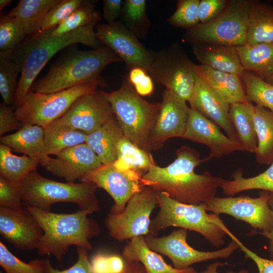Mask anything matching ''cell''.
Masks as SVG:
<instances>
[{"label": "cell", "mask_w": 273, "mask_h": 273, "mask_svg": "<svg viewBox=\"0 0 273 273\" xmlns=\"http://www.w3.org/2000/svg\"><path fill=\"white\" fill-rule=\"evenodd\" d=\"M175 154L176 158L168 166H152L142 176V184L186 204L201 205L214 197L224 179L208 171L198 174L194 171L210 158L201 159L197 151L186 145L178 149Z\"/></svg>", "instance_id": "1"}, {"label": "cell", "mask_w": 273, "mask_h": 273, "mask_svg": "<svg viewBox=\"0 0 273 273\" xmlns=\"http://www.w3.org/2000/svg\"><path fill=\"white\" fill-rule=\"evenodd\" d=\"M97 24L93 23L59 36L53 35L52 30L40 31L26 37L14 49L2 52L22 67L15 96V109L22 102L45 65L58 52L75 43H81L93 49L101 46L94 30Z\"/></svg>", "instance_id": "2"}, {"label": "cell", "mask_w": 273, "mask_h": 273, "mask_svg": "<svg viewBox=\"0 0 273 273\" xmlns=\"http://www.w3.org/2000/svg\"><path fill=\"white\" fill-rule=\"evenodd\" d=\"M122 61L110 48L105 46L90 50H73L55 63L44 76L33 83L30 90L50 94L77 85L96 82L100 86L107 84L101 75L108 65Z\"/></svg>", "instance_id": "3"}, {"label": "cell", "mask_w": 273, "mask_h": 273, "mask_svg": "<svg viewBox=\"0 0 273 273\" xmlns=\"http://www.w3.org/2000/svg\"><path fill=\"white\" fill-rule=\"evenodd\" d=\"M23 206L43 231L36 248L40 255H53L60 261L72 245L92 249L89 240L100 231L97 223L88 217L92 212L79 209L72 213H57Z\"/></svg>", "instance_id": "4"}, {"label": "cell", "mask_w": 273, "mask_h": 273, "mask_svg": "<svg viewBox=\"0 0 273 273\" xmlns=\"http://www.w3.org/2000/svg\"><path fill=\"white\" fill-rule=\"evenodd\" d=\"M103 92L111 106L124 136L140 148L150 152L149 139L161 103H151L143 99L125 77L119 89Z\"/></svg>", "instance_id": "5"}, {"label": "cell", "mask_w": 273, "mask_h": 273, "mask_svg": "<svg viewBox=\"0 0 273 273\" xmlns=\"http://www.w3.org/2000/svg\"><path fill=\"white\" fill-rule=\"evenodd\" d=\"M23 206L50 211L56 203L76 204L79 209L92 213L99 209L95 184L88 181L62 183L31 172L19 185Z\"/></svg>", "instance_id": "6"}, {"label": "cell", "mask_w": 273, "mask_h": 273, "mask_svg": "<svg viewBox=\"0 0 273 273\" xmlns=\"http://www.w3.org/2000/svg\"><path fill=\"white\" fill-rule=\"evenodd\" d=\"M158 196L159 211L151 221L149 235L155 236L168 227H179L199 233L216 247L224 244L228 229L218 215L207 213L204 204L181 203L164 192H159Z\"/></svg>", "instance_id": "7"}, {"label": "cell", "mask_w": 273, "mask_h": 273, "mask_svg": "<svg viewBox=\"0 0 273 273\" xmlns=\"http://www.w3.org/2000/svg\"><path fill=\"white\" fill-rule=\"evenodd\" d=\"M251 1H228L223 12L213 20L188 29L185 40L194 45L215 44L238 47L246 43Z\"/></svg>", "instance_id": "8"}, {"label": "cell", "mask_w": 273, "mask_h": 273, "mask_svg": "<svg viewBox=\"0 0 273 273\" xmlns=\"http://www.w3.org/2000/svg\"><path fill=\"white\" fill-rule=\"evenodd\" d=\"M96 82H84L60 92L44 94L29 90L15 110L17 119L24 124L44 128L60 118L80 97L97 90Z\"/></svg>", "instance_id": "9"}, {"label": "cell", "mask_w": 273, "mask_h": 273, "mask_svg": "<svg viewBox=\"0 0 273 273\" xmlns=\"http://www.w3.org/2000/svg\"><path fill=\"white\" fill-rule=\"evenodd\" d=\"M195 67L181 48L174 44L155 55L147 72L154 81L189 102L195 85Z\"/></svg>", "instance_id": "10"}, {"label": "cell", "mask_w": 273, "mask_h": 273, "mask_svg": "<svg viewBox=\"0 0 273 273\" xmlns=\"http://www.w3.org/2000/svg\"><path fill=\"white\" fill-rule=\"evenodd\" d=\"M158 194L153 188L143 186L129 200L121 213L108 214L105 225L109 235L122 241L148 235L150 215L159 204Z\"/></svg>", "instance_id": "11"}, {"label": "cell", "mask_w": 273, "mask_h": 273, "mask_svg": "<svg viewBox=\"0 0 273 273\" xmlns=\"http://www.w3.org/2000/svg\"><path fill=\"white\" fill-rule=\"evenodd\" d=\"M187 234V230L180 228L166 236L156 237L149 235L145 239L150 249L168 257L173 267L179 270L187 269L196 263L226 258L239 248L236 241L232 239L231 242L221 249L214 251H199L188 245Z\"/></svg>", "instance_id": "12"}, {"label": "cell", "mask_w": 273, "mask_h": 273, "mask_svg": "<svg viewBox=\"0 0 273 273\" xmlns=\"http://www.w3.org/2000/svg\"><path fill=\"white\" fill-rule=\"evenodd\" d=\"M269 192L263 191L256 198L248 196L214 197L204 203L206 211L215 214H226L262 231L265 236L273 228V212L269 204Z\"/></svg>", "instance_id": "13"}, {"label": "cell", "mask_w": 273, "mask_h": 273, "mask_svg": "<svg viewBox=\"0 0 273 273\" xmlns=\"http://www.w3.org/2000/svg\"><path fill=\"white\" fill-rule=\"evenodd\" d=\"M95 32L100 43L113 51L128 69L139 67L148 71L155 55L147 50L123 23L116 21L111 24H98Z\"/></svg>", "instance_id": "14"}, {"label": "cell", "mask_w": 273, "mask_h": 273, "mask_svg": "<svg viewBox=\"0 0 273 273\" xmlns=\"http://www.w3.org/2000/svg\"><path fill=\"white\" fill-rule=\"evenodd\" d=\"M190 108L187 101L165 89L156 121L149 142V149L158 150L165 142L174 137L183 138L186 130Z\"/></svg>", "instance_id": "15"}, {"label": "cell", "mask_w": 273, "mask_h": 273, "mask_svg": "<svg viewBox=\"0 0 273 273\" xmlns=\"http://www.w3.org/2000/svg\"><path fill=\"white\" fill-rule=\"evenodd\" d=\"M141 177L132 171H122L113 164H102L86 174L81 181L93 183L97 188L105 190L113 198L114 204L110 213H121L129 200L141 190Z\"/></svg>", "instance_id": "16"}, {"label": "cell", "mask_w": 273, "mask_h": 273, "mask_svg": "<svg viewBox=\"0 0 273 273\" xmlns=\"http://www.w3.org/2000/svg\"><path fill=\"white\" fill-rule=\"evenodd\" d=\"M114 115L103 90H96L78 98L59 119L87 134L99 128Z\"/></svg>", "instance_id": "17"}, {"label": "cell", "mask_w": 273, "mask_h": 273, "mask_svg": "<svg viewBox=\"0 0 273 273\" xmlns=\"http://www.w3.org/2000/svg\"><path fill=\"white\" fill-rule=\"evenodd\" d=\"M0 234L15 248L30 250L36 248L43 231L24 206L11 208L0 206Z\"/></svg>", "instance_id": "18"}, {"label": "cell", "mask_w": 273, "mask_h": 273, "mask_svg": "<svg viewBox=\"0 0 273 273\" xmlns=\"http://www.w3.org/2000/svg\"><path fill=\"white\" fill-rule=\"evenodd\" d=\"M102 164L96 154L83 143L64 150L54 158L49 157L40 165L53 175L74 183L81 181L86 174Z\"/></svg>", "instance_id": "19"}, {"label": "cell", "mask_w": 273, "mask_h": 273, "mask_svg": "<svg viewBox=\"0 0 273 273\" xmlns=\"http://www.w3.org/2000/svg\"><path fill=\"white\" fill-rule=\"evenodd\" d=\"M182 138L207 146L210 150L208 156L210 159L244 151L239 142L224 135L217 125L191 108L187 126Z\"/></svg>", "instance_id": "20"}, {"label": "cell", "mask_w": 273, "mask_h": 273, "mask_svg": "<svg viewBox=\"0 0 273 273\" xmlns=\"http://www.w3.org/2000/svg\"><path fill=\"white\" fill-rule=\"evenodd\" d=\"M189 103L191 108L215 123L230 138L239 142L230 116V105L197 74L194 92Z\"/></svg>", "instance_id": "21"}, {"label": "cell", "mask_w": 273, "mask_h": 273, "mask_svg": "<svg viewBox=\"0 0 273 273\" xmlns=\"http://www.w3.org/2000/svg\"><path fill=\"white\" fill-rule=\"evenodd\" d=\"M193 53L201 63L212 69L242 77L243 68L236 47L215 44L194 45Z\"/></svg>", "instance_id": "22"}, {"label": "cell", "mask_w": 273, "mask_h": 273, "mask_svg": "<svg viewBox=\"0 0 273 273\" xmlns=\"http://www.w3.org/2000/svg\"><path fill=\"white\" fill-rule=\"evenodd\" d=\"M195 69L197 74L230 105L250 102L246 94L241 77L202 64L196 65Z\"/></svg>", "instance_id": "23"}, {"label": "cell", "mask_w": 273, "mask_h": 273, "mask_svg": "<svg viewBox=\"0 0 273 273\" xmlns=\"http://www.w3.org/2000/svg\"><path fill=\"white\" fill-rule=\"evenodd\" d=\"M0 141L12 151L40 159V164L49 157L46 151L44 128L38 125L24 124L15 132L1 136Z\"/></svg>", "instance_id": "24"}, {"label": "cell", "mask_w": 273, "mask_h": 273, "mask_svg": "<svg viewBox=\"0 0 273 273\" xmlns=\"http://www.w3.org/2000/svg\"><path fill=\"white\" fill-rule=\"evenodd\" d=\"M124 136L115 115L87 135L85 144L103 164H113L117 159V145Z\"/></svg>", "instance_id": "25"}, {"label": "cell", "mask_w": 273, "mask_h": 273, "mask_svg": "<svg viewBox=\"0 0 273 273\" xmlns=\"http://www.w3.org/2000/svg\"><path fill=\"white\" fill-rule=\"evenodd\" d=\"M126 262H141L146 273H182L188 268L179 270L168 264L162 256L148 246L143 236L131 238L122 251Z\"/></svg>", "instance_id": "26"}, {"label": "cell", "mask_w": 273, "mask_h": 273, "mask_svg": "<svg viewBox=\"0 0 273 273\" xmlns=\"http://www.w3.org/2000/svg\"><path fill=\"white\" fill-rule=\"evenodd\" d=\"M236 50L245 70L264 80L273 73V42L254 45L246 43L237 47Z\"/></svg>", "instance_id": "27"}, {"label": "cell", "mask_w": 273, "mask_h": 273, "mask_svg": "<svg viewBox=\"0 0 273 273\" xmlns=\"http://www.w3.org/2000/svg\"><path fill=\"white\" fill-rule=\"evenodd\" d=\"M273 42V6L251 1L246 44L254 45Z\"/></svg>", "instance_id": "28"}, {"label": "cell", "mask_w": 273, "mask_h": 273, "mask_svg": "<svg viewBox=\"0 0 273 273\" xmlns=\"http://www.w3.org/2000/svg\"><path fill=\"white\" fill-rule=\"evenodd\" d=\"M254 105L251 102L232 104L230 116L244 151L255 153L257 136L254 120Z\"/></svg>", "instance_id": "29"}, {"label": "cell", "mask_w": 273, "mask_h": 273, "mask_svg": "<svg viewBox=\"0 0 273 273\" xmlns=\"http://www.w3.org/2000/svg\"><path fill=\"white\" fill-rule=\"evenodd\" d=\"M43 128L46 151L49 156H57L67 148L85 143L87 135L70 127L59 119Z\"/></svg>", "instance_id": "30"}, {"label": "cell", "mask_w": 273, "mask_h": 273, "mask_svg": "<svg viewBox=\"0 0 273 273\" xmlns=\"http://www.w3.org/2000/svg\"><path fill=\"white\" fill-rule=\"evenodd\" d=\"M113 164L120 171L134 172L142 178L156 164L150 152L140 148L123 136L117 145V159Z\"/></svg>", "instance_id": "31"}, {"label": "cell", "mask_w": 273, "mask_h": 273, "mask_svg": "<svg viewBox=\"0 0 273 273\" xmlns=\"http://www.w3.org/2000/svg\"><path fill=\"white\" fill-rule=\"evenodd\" d=\"M61 0H20L9 13L19 20L26 37L40 31L49 11Z\"/></svg>", "instance_id": "32"}, {"label": "cell", "mask_w": 273, "mask_h": 273, "mask_svg": "<svg viewBox=\"0 0 273 273\" xmlns=\"http://www.w3.org/2000/svg\"><path fill=\"white\" fill-rule=\"evenodd\" d=\"M254 120L258 141L256 160L259 164L270 165L273 162V112L255 105Z\"/></svg>", "instance_id": "33"}, {"label": "cell", "mask_w": 273, "mask_h": 273, "mask_svg": "<svg viewBox=\"0 0 273 273\" xmlns=\"http://www.w3.org/2000/svg\"><path fill=\"white\" fill-rule=\"evenodd\" d=\"M9 147L0 144V174L11 182L20 185L31 172L36 171L40 159L23 155H14Z\"/></svg>", "instance_id": "34"}, {"label": "cell", "mask_w": 273, "mask_h": 273, "mask_svg": "<svg viewBox=\"0 0 273 273\" xmlns=\"http://www.w3.org/2000/svg\"><path fill=\"white\" fill-rule=\"evenodd\" d=\"M232 179H224L220 188L223 193L232 196L244 191L262 190L273 193V162L264 172L253 177L245 178L242 169L237 170Z\"/></svg>", "instance_id": "35"}, {"label": "cell", "mask_w": 273, "mask_h": 273, "mask_svg": "<svg viewBox=\"0 0 273 273\" xmlns=\"http://www.w3.org/2000/svg\"><path fill=\"white\" fill-rule=\"evenodd\" d=\"M21 71L22 67L19 63L0 52V94L3 103L6 105L14 106L18 84L17 79Z\"/></svg>", "instance_id": "36"}, {"label": "cell", "mask_w": 273, "mask_h": 273, "mask_svg": "<svg viewBox=\"0 0 273 273\" xmlns=\"http://www.w3.org/2000/svg\"><path fill=\"white\" fill-rule=\"evenodd\" d=\"M94 3L85 1L66 20L52 30V34L59 36L65 34L101 20V13L96 9Z\"/></svg>", "instance_id": "37"}, {"label": "cell", "mask_w": 273, "mask_h": 273, "mask_svg": "<svg viewBox=\"0 0 273 273\" xmlns=\"http://www.w3.org/2000/svg\"><path fill=\"white\" fill-rule=\"evenodd\" d=\"M241 79L249 101L273 112V85L245 70Z\"/></svg>", "instance_id": "38"}, {"label": "cell", "mask_w": 273, "mask_h": 273, "mask_svg": "<svg viewBox=\"0 0 273 273\" xmlns=\"http://www.w3.org/2000/svg\"><path fill=\"white\" fill-rule=\"evenodd\" d=\"M121 16L126 27L136 36L146 34L149 27L145 0H126L123 3Z\"/></svg>", "instance_id": "39"}, {"label": "cell", "mask_w": 273, "mask_h": 273, "mask_svg": "<svg viewBox=\"0 0 273 273\" xmlns=\"http://www.w3.org/2000/svg\"><path fill=\"white\" fill-rule=\"evenodd\" d=\"M26 37L24 27L18 19L9 13L0 16V52L12 50Z\"/></svg>", "instance_id": "40"}, {"label": "cell", "mask_w": 273, "mask_h": 273, "mask_svg": "<svg viewBox=\"0 0 273 273\" xmlns=\"http://www.w3.org/2000/svg\"><path fill=\"white\" fill-rule=\"evenodd\" d=\"M0 265L6 273H46V260L35 259L25 262L13 254L0 242Z\"/></svg>", "instance_id": "41"}, {"label": "cell", "mask_w": 273, "mask_h": 273, "mask_svg": "<svg viewBox=\"0 0 273 273\" xmlns=\"http://www.w3.org/2000/svg\"><path fill=\"white\" fill-rule=\"evenodd\" d=\"M200 0H179L175 12L168 19L171 25L182 28L191 29L200 23L198 6Z\"/></svg>", "instance_id": "42"}, {"label": "cell", "mask_w": 273, "mask_h": 273, "mask_svg": "<svg viewBox=\"0 0 273 273\" xmlns=\"http://www.w3.org/2000/svg\"><path fill=\"white\" fill-rule=\"evenodd\" d=\"M85 1L61 0L47 14L41 24L40 31H48L56 28L83 4Z\"/></svg>", "instance_id": "43"}, {"label": "cell", "mask_w": 273, "mask_h": 273, "mask_svg": "<svg viewBox=\"0 0 273 273\" xmlns=\"http://www.w3.org/2000/svg\"><path fill=\"white\" fill-rule=\"evenodd\" d=\"M92 273H122L127 269V263L123 257L115 254L98 253L90 262Z\"/></svg>", "instance_id": "44"}, {"label": "cell", "mask_w": 273, "mask_h": 273, "mask_svg": "<svg viewBox=\"0 0 273 273\" xmlns=\"http://www.w3.org/2000/svg\"><path fill=\"white\" fill-rule=\"evenodd\" d=\"M127 78L140 96H150L153 93V80L144 68L139 67L131 68Z\"/></svg>", "instance_id": "45"}, {"label": "cell", "mask_w": 273, "mask_h": 273, "mask_svg": "<svg viewBox=\"0 0 273 273\" xmlns=\"http://www.w3.org/2000/svg\"><path fill=\"white\" fill-rule=\"evenodd\" d=\"M0 206L11 208L23 207L19 185L0 176Z\"/></svg>", "instance_id": "46"}, {"label": "cell", "mask_w": 273, "mask_h": 273, "mask_svg": "<svg viewBox=\"0 0 273 273\" xmlns=\"http://www.w3.org/2000/svg\"><path fill=\"white\" fill-rule=\"evenodd\" d=\"M226 0H201L198 6L200 23L210 22L219 16L226 7Z\"/></svg>", "instance_id": "47"}, {"label": "cell", "mask_w": 273, "mask_h": 273, "mask_svg": "<svg viewBox=\"0 0 273 273\" xmlns=\"http://www.w3.org/2000/svg\"><path fill=\"white\" fill-rule=\"evenodd\" d=\"M86 249L77 247L78 259L75 263L68 269L60 270L54 268L49 260H46V273H92V268Z\"/></svg>", "instance_id": "48"}, {"label": "cell", "mask_w": 273, "mask_h": 273, "mask_svg": "<svg viewBox=\"0 0 273 273\" xmlns=\"http://www.w3.org/2000/svg\"><path fill=\"white\" fill-rule=\"evenodd\" d=\"M15 108L12 106L0 104V135L13 130L20 129L23 124L17 118Z\"/></svg>", "instance_id": "49"}, {"label": "cell", "mask_w": 273, "mask_h": 273, "mask_svg": "<svg viewBox=\"0 0 273 273\" xmlns=\"http://www.w3.org/2000/svg\"><path fill=\"white\" fill-rule=\"evenodd\" d=\"M227 235L236 241L239 248L244 252L246 256L254 262L259 273H273V260L267 259L258 256L244 245L230 231L228 232Z\"/></svg>", "instance_id": "50"}, {"label": "cell", "mask_w": 273, "mask_h": 273, "mask_svg": "<svg viewBox=\"0 0 273 273\" xmlns=\"http://www.w3.org/2000/svg\"><path fill=\"white\" fill-rule=\"evenodd\" d=\"M122 8L121 0L103 1L102 16L107 24H111L116 22V19L121 15Z\"/></svg>", "instance_id": "51"}, {"label": "cell", "mask_w": 273, "mask_h": 273, "mask_svg": "<svg viewBox=\"0 0 273 273\" xmlns=\"http://www.w3.org/2000/svg\"><path fill=\"white\" fill-rule=\"evenodd\" d=\"M269 205L273 212V193L269 192ZM269 240L268 252L271 260H273V228L270 233L265 236Z\"/></svg>", "instance_id": "52"}, {"label": "cell", "mask_w": 273, "mask_h": 273, "mask_svg": "<svg viewBox=\"0 0 273 273\" xmlns=\"http://www.w3.org/2000/svg\"><path fill=\"white\" fill-rule=\"evenodd\" d=\"M223 264L220 262L213 263L209 265L205 270L201 271L199 273H218L217 271L218 267ZM227 273H249V272L246 269H241L237 272L229 271Z\"/></svg>", "instance_id": "53"}, {"label": "cell", "mask_w": 273, "mask_h": 273, "mask_svg": "<svg viewBox=\"0 0 273 273\" xmlns=\"http://www.w3.org/2000/svg\"><path fill=\"white\" fill-rule=\"evenodd\" d=\"M126 263L127 273H146L145 268L139 262H126Z\"/></svg>", "instance_id": "54"}, {"label": "cell", "mask_w": 273, "mask_h": 273, "mask_svg": "<svg viewBox=\"0 0 273 273\" xmlns=\"http://www.w3.org/2000/svg\"><path fill=\"white\" fill-rule=\"evenodd\" d=\"M12 0H1L0 1V10L2 11L3 9L7 7L12 3Z\"/></svg>", "instance_id": "55"}, {"label": "cell", "mask_w": 273, "mask_h": 273, "mask_svg": "<svg viewBox=\"0 0 273 273\" xmlns=\"http://www.w3.org/2000/svg\"><path fill=\"white\" fill-rule=\"evenodd\" d=\"M265 81L273 85V73L269 77H268L266 80H265Z\"/></svg>", "instance_id": "56"}, {"label": "cell", "mask_w": 273, "mask_h": 273, "mask_svg": "<svg viewBox=\"0 0 273 273\" xmlns=\"http://www.w3.org/2000/svg\"><path fill=\"white\" fill-rule=\"evenodd\" d=\"M182 273H197V272L192 267H190L188 269Z\"/></svg>", "instance_id": "57"}, {"label": "cell", "mask_w": 273, "mask_h": 273, "mask_svg": "<svg viewBox=\"0 0 273 273\" xmlns=\"http://www.w3.org/2000/svg\"><path fill=\"white\" fill-rule=\"evenodd\" d=\"M122 273H127V269H126V271H124V272H122Z\"/></svg>", "instance_id": "58"}]
</instances>
